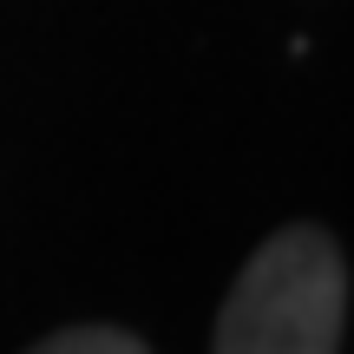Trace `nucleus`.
Listing matches in <instances>:
<instances>
[{
    "mask_svg": "<svg viewBox=\"0 0 354 354\" xmlns=\"http://www.w3.org/2000/svg\"><path fill=\"white\" fill-rule=\"evenodd\" d=\"M348 263L315 223H289L243 263L210 354H342Z\"/></svg>",
    "mask_w": 354,
    "mask_h": 354,
    "instance_id": "nucleus-1",
    "label": "nucleus"
},
{
    "mask_svg": "<svg viewBox=\"0 0 354 354\" xmlns=\"http://www.w3.org/2000/svg\"><path fill=\"white\" fill-rule=\"evenodd\" d=\"M26 354H151V348L125 328H59L53 342H39Z\"/></svg>",
    "mask_w": 354,
    "mask_h": 354,
    "instance_id": "nucleus-2",
    "label": "nucleus"
}]
</instances>
